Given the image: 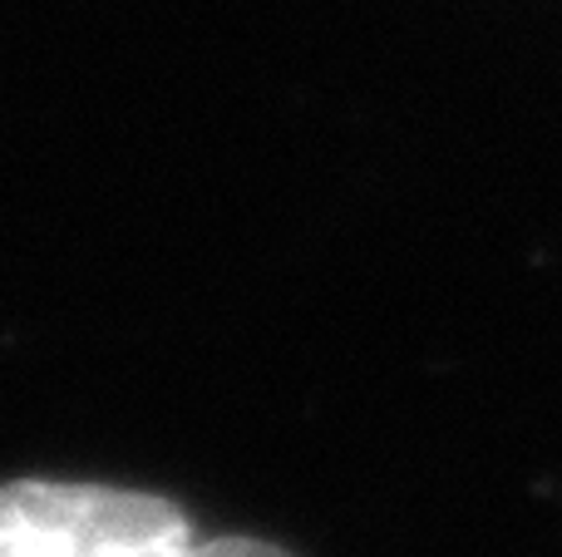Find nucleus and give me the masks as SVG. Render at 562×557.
I'll return each instance as SVG.
<instances>
[{"instance_id":"obj_1","label":"nucleus","mask_w":562,"mask_h":557,"mask_svg":"<svg viewBox=\"0 0 562 557\" xmlns=\"http://www.w3.org/2000/svg\"><path fill=\"white\" fill-rule=\"evenodd\" d=\"M0 557H291L262 538H203L164 493L114 484H0Z\"/></svg>"}]
</instances>
